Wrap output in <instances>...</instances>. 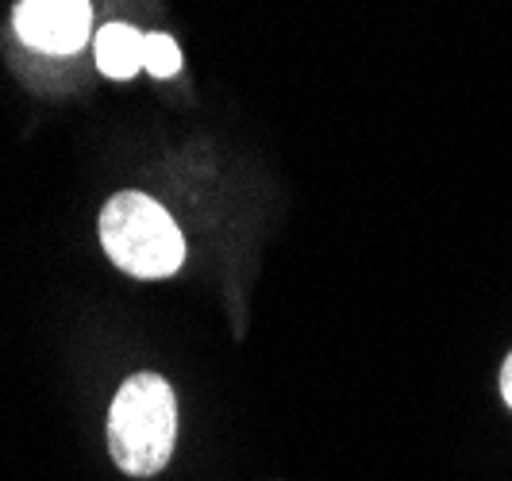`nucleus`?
Instances as JSON below:
<instances>
[{"instance_id": "2", "label": "nucleus", "mask_w": 512, "mask_h": 481, "mask_svg": "<svg viewBox=\"0 0 512 481\" xmlns=\"http://www.w3.org/2000/svg\"><path fill=\"white\" fill-rule=\"evenodd\" d=\"M104 254L131 278H170L185 262V235L174 216L143 193H116L101 212Z\"/></svg>"}, {"instance_id": "4", "label": "nucleus", "mask_w": 512, "mask_h": 481, "mask_svg": "<svg viewBox=\"0 0 512 481\" xmlns=\"http://www.w3.org/2000/svg\"><path fill=\"white\" fill-rule=\"evenodd\" d=\"M143 39L131 24H104L93 39L97 47V66L104 77H116V81H128L143 70Z\"/></svg>"}, {"instance_id": "6", "label": "nucleus", "mask_w": 512, "mask_h": 481, "mask_svg": "<svg viewBox=\"0 0 512 481\" xmlns=\"http://www.w3.org/2000/svg\"><path fill=\"white\" fill-rule=\"evenodd\" d=\"M501 393H505V401L512 408V355L505 358V370H501Z\"/></svg>"}, {"instance_id": "1", "label": "nucleus", "mask_w": 512, "mask_h": 481, "mask_svg": "<svg viewBox=\"0 0 512 481\" xmlns=\"http://www.w3.org/2000/svg\"><path fill=\"white\" fill-rule=\"evenodd\" d=\"M178 439V401L170 381L135 374L120 385L108 408V455L131 478H154Z\"/></svg>"}, {"instance_id": "5", "label": "nucleus", "mask_w": 512, "mask_h": 481, "mask_svg": "<svg viewBox=\"0 0 512 481\" xmlns=\"http://www.w3.org/2000/svg\"><path fill=\"white\" fill-rule=\"evenodd\" d=\"M143 70H151L154 77H174L181 70V47L170 35L151 31L143 39Z\"/></svg>"}, {"instance_id": "3", "label": "nucleus", "mask_w": 512, "mask_h": 481, "mask_svg": "<svg viewBox=\"0 0 512 481\" xmlns=\"http://www.w3.org/2000/svg\"><path fill=\"white\" fill-rule=\"evenodd\" d=\"M12 27L27 47L43 54H74L89 43L93 8L89 0H20Z\"/></svg>"}]
</instances>
